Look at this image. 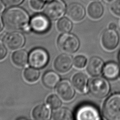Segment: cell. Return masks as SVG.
Wrapping results in <instances>:
<instances>
[{
    "label": "cell",
    "instance_id": "d590c367",
    "mask_svg": "<svg viewBox=\"0 0 120 120\" xmlns=\"http://www.w3.org/2000/svg\"></svg>",
    "mask_w": 120,
    "mask_h": 120
},
{
    "label": "cell",
    "instance_id": "52a82bcc",
    "mask_svg": "<svg viewBox=\"0 0 120 120\" xmlns=\"http://www.w3.org/2000/svg\"><path fill=\"white\" fill-rule=\"evenodd\" d=\"M47 17L46 15L41 14L35 15L30 21V28L38 33L46 32L50 27V22Z\"/></svg>",
    "mask_w": 120,
    "mask_h": 120
},
{
    "label": "cell",
    "instance_id": "603a6c76",
    "mask_svg": "<svg viewBox=\"0 0 120 120\" xmlns=\"http://www.w3.org/2000/svg\"><path fill=\"white\" fill-rule=\"evenodd\" d=\"M57 28L59 31L63 33L69 32L72 28V23L68 19L64 17L60 19L57 24Z\"/></svg>",
    "mask_w": 120,
    "mask_h": 120
},
{
    "label": "cell",
    "instance_id": "836d02e7",
    "mask_svg": "<svg viewBox=\"0 0 120 120\" xmlns=\"http://www.w3.org/2000/svg\"><path fill=\"white\" fill-rule=\"evenodd\" d=\"M107 0V1H112V0Z\"/></svg>",
    "mask_w": 120,
    "mask_h": 120
},
{
    "label": "cell",
    "instance_id": "ba28073f",
    "mask_svg": "<svg viewBox=\"0 0 120 120\" xmlns=\"http://www.w3.org/2000/svg\"><path fill=\"white\" fill-rule=\"evenodd\" d=\"M4 41L6 45L9 49L15 50L23 46L25 39L22 33L14 31L7 34L4 38Z\"/></svg>",
    "mask_w": 120,
    "mask_h": 120
},
{
    "label": "cell",
    "instance_id": "7402d4cb",
    "mask_svg": "<svg viewBox=\"0 0 120 120\" xmlns=\"http://www.w3.org/2000/svg\"><path fill=\"white\" fill-rule=\"evenodd\" d=\"M23 76L27 81L34 82L38 80L39 77V72L34 68H28L23 72Z\"/></svg>",
    "mask_w": 120,
    "mask_h": 120
},
{
    "label": "cell",
    "instance_id": "7a4b0ae2",
    "mask_svg": "<svg viewBox=\"0 0 120 120\" xmlns=\"http://www.w3.org/2000/svg\"><path fill=\"white\" fill-rule=\"evenodd\" d=\"M103 114L107 120H120V94H113L106 100Z\"/></svg>",
    "mask_w": 120,
    "mask_h": 120
},
{
    "label": "cell",
    "instance_id": "277c9868",
    "mask_svg": "<svg viewBox=\"0 0 120 120\" xmlns=\"http://www.w3.org/2000/svg\"><path fill=\"white\" fill-rule=\"evenodd\" d=\"M89 90L94 96L98 98L106 97L110 91V84L107 80L103 77L92 79L89 84Z\"/></svg>",
    "mask_w": 120,
    "mask_h": 120
},
{
    "label": "cell",
    "instance_id": "44dd1931",
    "mask_svg": "<svg viewBox=\"0 0 120 120\" xmlns=\"http://www.w3.org/2000/svg\"><path fill=\"white\" fill-rule=\"evenodd\" d=\"M52 119L55 120H71L73 119V115L69 109L59 107L53 112Z\"/></svg>",
    "mask_w": 120,
    "mask_h": 120
},
{
    "label": "cell",
    "instance_id": "d6986e66",
    "mask_svg": "<svg viewBox=\"0 0 120 120\" xmlns=\"http://www.w3.org/2000/svg\"><path fill=\"white\" fill-rule=\"evenodd\" d=\"M29 59L27 52L24 50H19L15 52L12 55V60L14 63L18 67L25 66Z\"/></svg>",
    "mask_w": 120,
    "mask_h": 120
},
{
    "label": "cell",
    "instance_id": "9a60e30c",
    "mask_svg": "<svg viewBox=\"0 0 120 120\" xmlns=\"http://www.w3.org/2000/svg\"><path fill=\"white\" fill-rule=\"evenodd\" d=\"M50 106L46 105H39L36 106L33 110L32 115L33 118L37 120H47L51 116Z\"/></svg>",
    "mask_w": 120,
    "mask_h": 120
},
{
    "label": "cell",
    "instance_id": "9c48e42d",
    "mask_svg": "<svg viewBox=\"0 0 120 120\" xmlns=\"http://www.w3.org/2000/svg\"><path fill=\"white\" fill-rule=\"evenodd\" d=\"M77 120H92L100 119L99 113L97 109L94 106L86 105L80 107L76 113Z\"/></svg>",
    "mask_w": 120,
    "mask_h": 120
},
{
    "label": "cell",
    "instance_id": "d6a6232c",
    "mask_svg": "<svg viewBox=\"0 0 120 120\" xmlns=\"http://www.w3.org/2000/svg\"><path fill=\"white\" fill-rule=\"evenodd\" d=\"M119 61L120 62V52L119 54Z\"/></svg>",
    "mask_w": 120,
    "mask_h": 120
},
{
    "label": "cell",
    "instance_id": "f546056e",
    "mask_svg": "<svg viewBox=\"0 0 120 120\" xmlns=\"http://www.w3.org/2000/svg\"><path fill=\"white\" fill-rule=\"evenodd\" d=\"M109 29L115 30L117 27V25L114 22H112L109 24Z\"/></svg>",
    "mask_w": 120,
    "mask_h": 120
},
{
    "label": "cell",
    "instance_id": "e575fe53",
    "mask_svg": "<svg viewBox=\"0 0 120 120\" xmlns=\"http://www.w3.org/2000/svg\"><path fill=\"white\" fill-rule=\"evenodd\" d=\"M45 0V1H48V0H50H50Z\"/></svg>",
    "mask_w": 120,
    "mask_h": 120
},
{
    "label": "cell",
    "instance_id": "4fadbf2b",
    "mask_svg": "<svg viewBox=\"0 0 120 120\" xmlns=\"http://www.w3.org/2000/svg\"><path fill=\"white\" fill-rule=\"evenodd\" d=\"M67 14L68 17L75 22L82 20L85 15V10L82 5L78 3H73L67 8Z\"/></svg>",
    "mask_w": 120,
    "mask_h": 120
},
{
    "label": "cell",
    "instance_id": "cb8c5ba5",
    "mask_svg": "<svg viewBox=\"0 0 120 120\" xmlns=\"http://www.w3.org/2000/svg\"><path fill=\"white\" fill-rule=\"evenodd\" d=\"M48 105L52 108L57 109L60 107L61 105V101L59 98L55 94L50 95L46 100Z\"/></svg>",
    "mask_w": 120,
    "mask_h": 120
},
{
    "label": "cell",
    "instance_id": "5bb4252c",
    "mask_svg": "<svg viewBox=\"0 0 120 120\" xmlns=\"http://www.w3.org/2000/svg\"><path fill=\"white\" fill-rule=\"evenodd\" d=\"M104 62L102 60L97 56L91 57L89 60L87 67L88 73L92 76L99 75L103 69Z\"/></svg>",
    "mask_w": 120,
    "mask_h": 120
},
{
    "label": "cell",
    "instance_id": "4dcf8cb0",
    "mask_svg": "<svg viewBox=\"0 0 120 120\" xmlns=\"http://www.w3.org/2000/svg\"><path fill=\"white\" fill-rule=\"evenodd\" d=\"M4 9V5L2 2L0 0V13L3 11Z\"/></svg>",
    "mask_w": 120,
    "mask_h": 120
},
{
    "label": "cell",
    "instance_id": "ac0fdd59",
    "mask_svg": "<svg viewBox=\"0 0 120 120\" xmlns=\"http://www.w3.org/2000/svg\"><path fill=\"white\" fill-rule=\"evenodd\" d=\"M60 78L59 75L53 71L46 72L42 77L44 85L49 88H53L59 83Z\"/></svg>",
    "mask_w": 120,
    "mask_h": 120
},
{
    "label": "cell",
    "instance_id": "30bf717a",
    "mask_svg": "<svg viewBox=\"0 0 120 120\" xmlns=\"http://www.w3.org/2000/svg\"><path fill=\"white\" fill-rule=\"evenodd\" d=\"M119 40V35L114 29H109L105 30L101 37L103 46L109 50L115 49L118 44Z\"/></svg>",
    "mask_w": 120,
    "mask_h": 120
},
{
    "label": "cell",
    "instance_id": "6da1fadb",
    "mask_svg": "<svg viewBox=\"0 0 120 120\" xmlns=\"http://www.w3.org/2000/svg\"><path fill=\"white\" fill-rule=\"evenodd\" d=\"M2 19L4 24L7 29L17 30L26 29L29 21V16L24 9L12 7L4 12Z\"/></svg>",
    "mask_w": 120,
    "mask_h": 120
},
{
    "label": "cell",
    "instance_id": "2e32d148",
    "mask_svg": "<svg viewBox=\"0 0 120 120\" xmlns=\"http://www.w3.org/2000/svg\"><path fill=\"white\" fill-rule=\"evenodd\" d=\"M103 73L105 78L110 80L115 79L120 74V66L114 62H108L103 68Z\"/></svg>",
    "mask_w": 120,
    "mask_h": 120
},
{
    "label": "cell",
    "instance_id": "3957f363",
    "mask_svg": "<svg viewBox=\"0 0 120 120\" xmlns=\"http://www.w3.org/2000/svg\"><path fill=\"white\" fill-rule=\"evenodd\" d=\"M57 45L62 52L71 53L75 52L78 50L80 42L75 35L65 33L59 36L57 40Z\"/></svg>",
    "mask_w": 120,
    "mask_h": 120
},
{
    "label": "cell",
    "instance_id": "83f0119b",
    "mask_svg": "<svg viewBox=\"0 0 120 120\" xmlns=\"http://www.w3.org/2000/svg\"><path fill=\"white\" fill-rule=\"evenodd\" d=\"M7 54V50L3 43L0 40V60L4 59Z\"/></svg>",
    "mask_w": 120,
    "mask_h": 120
},
{
    "label": "cell",
    "instance_id": "d4e9b609",
    "mask_svg": "<svg viewBox=\"0 0 120 120\" xmlns=\"http://www.w3.org/2000/svg\"><path fill=\"white\" fill-rule=\"evenodd\" d=\"M86 62V58L82 55L76 56L74 60V64L75 66L79 68H83L85 66Z\"/></svg>",
    "mask_w": 120,
    "mask_h": 120
},
{
    "label": "cell",
    "instance_id": "4316f807",
    "mask_svg": "<svg viewBox=\"0 0 120 120\" xmlns=\"http://www.w3.org/2000/svg\"><path fill=\"white\" fill-rule=\"evenodd\" d=\"M112 12L117 15L120 16V0H116L111 6Z\"/></svg>",
    "mask_w": 120,
    "mask_h": 120
},
{
    "label": "cell",
    "instance_id": "484cf974",
    "mask_svg": "<svg viewBox=\"0 0 120 120\" xmlns=\"http://www.w3.org/2000/svg\"><path fill=\"white\" fill-rule=\"evenodd\" d=\"M31 7L35 10L41 9L45 4L44 0H31L30 2Z\"/></svg>",
    "mask_w": 120,
    "mask_h": 120
},
{
    "label": "cell",
    "instance_id": "8992f818",
    "mask_svg": "<svg viewBox=\"0 0 120 120\" xmlns=\"http://www.w3.org/2000/svg\"><path fill=\"white\" fill-rule=\"evenodd\" d=\"M66 5L62 0H52L46 6L44 12L51 19L56 20L64 15Z\"/></svg>",
    "mask_w": 120,
    "mask_h": 120
},
{
    "label": "cell",
    "instance_id": "ffe728a7",
    "mask_svg": "<svg viewBox=\"0 0 120 120\" xmlns=\"http://www.w3.org/2000/svg\"><path fill=\"white\" fill-rule=\"evenodd\" d=\"M103 7L99 2H94L90 4L88 8V13L89 16L95 19L101 17L103 13Z\"/></svg>",
    "mask_w": 120,
    "mask_h": 120
},
{
    "label": "cell",
    "instance_id": "f1b7e54d",
    "mask_svg": "<svg viewBox=\"0 0 120 120\" xmlns=\"http://www.w3.org/2000/svg\"><path fill=\"white\" fill-rule=\"evenodd\" d=\"M23 0H2V2L7 6H15L21 4Z\"/></svg>",
    "mask_w": 120,
    "mask_h": 120
},
{
    "label": "cell",
    "instance_id": "7c38bea8",
    "mask_svg": "<svg viewBox=\"0 0 120 120\" xmlns=\"http://www.w3.org/2000/svg\"><path fill=\"white\" fill-rule=\"evenodd\" d=\"M73 62V58L71 55L63 53L56 58L54 62V66L57 71L65 73L71 68Z\"/></svg>",
    "mask_w": 120,
    "mask_h": 120
},
{
    "label": "cell",
    "instance_id": "5b68a950",
    "mask_svg": "<svg viewBox=\"0 0 120 120\" xmlns=\"http://www.w3.org/2000/svg\"><path fill=\"white\" fill-rule=\"evenodd\" d=\"M49 55L44 49L40 47L33 49L29 56L30 64L36 68H42L45 67L48 62Z\"/></svg>",
    "mask_w": 120,
    "mask_h": 120
},
{
    "label": "cell",
    "instance_id": "1f68e13d",
    "mask_svg": "<svg viewBox=\"0 0 120 120\" xmlns=\"http://www.w3.org/2000/svg\"><path fill=\"white\" fill-rule=\"evenodd\" d=\"M3 23H2V20L0 17V32L2 31V29H3Z\"/></svg>",
    "mask_w": 120,
    "mask_h": 120
},
{
    "label": "cell",
    "instance_id": "8fae6325",
    "mask_svg": "<svg viewBox=\"0 0 120 120\" xmlns=\"http://www.w3.org/2000/svg\"><path fill=\"white\" fill-rule=\"evenodd\" d=\"M56 91L59 95L64 100H71L75 95L74 87L69 80L64 79L58 84Z\"/></svg>",
    "mask_w": 120,
    "mask_h": 120
},
{
    "label": "cell",
    "instance_id": "e0dca14e",
    "mask_svg": "<svg viewBox=\"0 0 120 120\" xmlns=\"http://www.w3.org/2000/svg\"><path fill=\"white\" fill-rule=\"evenodd\" d=\"M72 82L75 87L82 93L87 91L88 78L86 75L82 73H78L75 74L72 78Z\"/></svg>",
    "mask_w": 120,
    "mask_h": 120
}]
</instances>
